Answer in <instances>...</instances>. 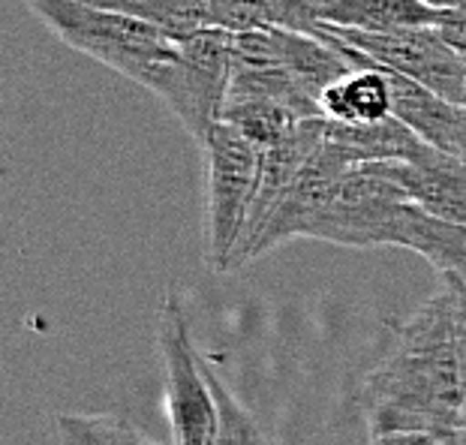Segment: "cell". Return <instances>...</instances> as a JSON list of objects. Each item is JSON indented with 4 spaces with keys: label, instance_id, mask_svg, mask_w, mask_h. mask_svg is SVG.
<instances>
[{
    "label": "cell",
    "instance_id": "1",
    "mask_svg": "<svg viewBox=\"0 0 466 445\" xmlns=\"http://www.w3.org/2000/svg\"><path fill=\"white\" fill-rule=\"evenodd\" d=\"M359 403L373 437L419 430L445 440L463 424L458 295L445 277L442 289L394 329L389 349L361 382Z\"/></svg>",
    "mask_w": 466,
    "mask_h": 445
},
{
    "label": "cell",
    "instance_id": "2",
    "mask_svg": "<svg viewBox=\"0 0 466 445\" xmlns=\"http://www.w3.org/2000/svg\"><path fill=\"white\" fill-rule=\"evenodd\" d=\"M73 52L94 57L130 82L147 87L175 52V39L157 27L94 0H22Z\"/></svg>",
    "mask_w": 466,
    "mask_h": 445
},
{
    "label": "cell",
    "instance_id": "3",
    "mask_svg": "<svg viewBox=\"0 0 466 445\" xmlns=\"http://www.w3.org/2000/svg\"><path fill=\"white\" fill-rule=\"evenodd\" d=\"M232 87V34L223 27H202L175 39L172 57L157 69L147 91L166 103L196 142H208L223 124Z\"/></svg>",
    "mask_w": 466,
    "mask_h": 445
},
{
    "label": "cell",
    "instance_id": "4",
    "mask_svg": "<svg viewBox=\"0 0 466 445\" xmlns=\"http://www.w3.org/2000/svg\"><path fill=\"white\" fill-rule=\"evenodd\" d=\"M410 205L389 163H359L343 175L304 238L340 247H403Z\"/></svg>",
    "mask_w": 466,
    "mask_h": 445
},
{
    "label": "cell",
    "instance_id": "5",
    "mask_svg": "<svg viewBox=\"0 0 466 445\" xmlns=\"http://www.w3.org/2000/svg\"><path fill=\"white\" fill-rule=\"evenodd\" d=\"M202 147L208 157V259L214 271H229L250 220L262 151L226 121Z\"/></svg>",
    "mask_w": 466,
    "mask_h": 445
},
{
    "label": "cell",
    "instance_id": "6",
    "mask_svg": "<svg viewBox=\"0 0 466 445\" xmlns=\"http://www.w3.org/2000/svg\"><path fill=\"white\" fill-rule=\"evenodd\" d=\"M157 340L166 370V412L172 424V445H214L217 400L202 359L190 343V325L175 292L163 298Z\"/></svg>",
    "mask_w": 466,
    "mask_h": 445
},
{
    "label": "cell",
    "instance_id": "7",
    "mask_svg": "<svg viewBox=\"0 0 466 445\" xmlns=\"http://www.w3.org/2000/svg\"><path fill=\"white\" fill-rule=\"evenodd\" d=\"M331 31L364 52L376 66L400 73L412 82H419L431 91L442 94L445 100L466 106V61L445 43L436 25L410 27V31L394 34H361L350 27H334Z\"/></svg>",
    "mask_w": 466,
    "mask_h": 445
},
{
    "label": "cell",
    "instance_id": "8",
    "mask_svg": "<svg viewBox=\"0 0 466 445\" xmlns=\"http://www.w3.org/2000/svg\"><path fill=\"white\" fill-rule=\"evenodd\" d=\"M235 100H277L295 108L301 117L322 115L319 103L301 91V85L295 82V76L286 66L274 27H256V31L232 34L229 103Z\"/></svg>",
    "mask_w": 466,
    "mask_h": 445
},
{
    "label": "cell",
    "instance_id": "9",
    "mask_svg": "<svg viewBox=\"0 0 466 445\" xmlns=\"http://www.w3.org/2000/svg\"><path fill=\"white\" fill-rule=\"evenodd\" d=\"M350 169H352V163L325 138V142L316 147V154L304 163V169L295 177L289 193L283 196V202L277 205V211L271 214V220H268L259 238H256L247 262L289 238H304V232L310 229V223L322 214V207L331 202V196L337 193V187H340L343 175Z\"/></svg>",
    "mask_w": 466,
    "mask_h": 445
},
{
    "label": "cell",
    "instance_id": "10",
    "mask_svg": "<svg viewBox=\"0 0 466 445\" xmlns=\"http://www.w3.org/2000/svg\"><path fill=\"white\" fill-rule=\"evenodd\" d=\"M322 142H325V117L316 115V117H304V121L295 126V133L289 138H283L280 145L262 151L259 187H256L250 220H247L244 238L238 244L229 268H238V265L247 262L256 238H259L268 220H271V214L277 211V205L283 202V196L289 193L295 177H299V172L304 169V163L310 160Z\"/></svg>",
    "mask_w": 466,
    "mask_h": 445
},
{
    "label": "cell",
    "instance_id": "11",
    "mask_svg": "<svg viewBox=\"0 0 466 445\" xmlns=\"http://www.w3.org/2000/svg\"><path fill=\"white\" fill-rule=\"evenodd\" d=\"M391 175L424 214L466 226V160L436 145H421L410 160H391Z\"/></svg>",
    "mask_w": 466,
    "mask_h": 445
},
{
    "label": "cell",
    "instance_id": "12",
    "mask_svg": "<svg viewBox=\"0 0 466 445\" xmlns=\"http://www.w3.org/2000/svg\"><path fill=\"white\" fill-rule=\"evenodd\" d=\"M325 138H329L352 166L410 160L424 145V138L419 133H412L410 126L394 115L382 117V121H367V124H337L325 117Z\"/></svg>",
    "mask_w": 466,
    "mask_h": 445
},
{
    "label": "cell",
    "instance_id": "13",
    "mask_svg": "<svg viewBox=\"0 0 466 445\" xmlns=\"http://www.w3.org/2000/svg\"><path fill=\"white\" fill-rule=\"evenodd\" d=\"M385 73H389L391 82V115L400 117L428 145L445 147V151L454 154L463 106L445 100L442 94H436L400 73H391V69H385Z\"/></svg>",
    "mask_w": 466,
    "mask_h": 445
},
{
    "label": "cell",
    "instance_id": "14",
    "mask_svg": "<svg viewBox=\"0 0 466 445\" xmlns=\"http://www.w3.org/2000/svg\"><path fill=\"white\" fill-rule=\"evenodd\" d=\"M319 108L329 121L337 124H367L391 115V82L389 73L376 64L352 69L340 82L325 87Z\"/></svg>",
    "mask_w": 466,
    "mask_h": 445
},
{
    "label": "cell",
    "instance_id": "15",
    "mask_svg": "<svg viewBox=\"0 0 466 445\" xmlns=\"http://www.w3.org/2000/svg\"><path fill=\"white\" fill-rule=\"evenodd\" d=\"M322 18L325 25L361 34H394L436 25L440 9L421 0H325Z\"/></svg>",
    "mask_w": 466,
    "mask_h": 445
},
{
    "label": "cell",
    "instance_id": "16",
    "mask_svg": "<svg viewBox=\"0 0 466 445\" xmlns=\"http://www.w3.org/2000/svg\"><path fill=\"white\" fill-rule=\"evenodd\" d=\"M223 121L232 124L244 138H250L259 151H268L289 138L304 117L277 100H235L226 106Z\"/></svg>",
    "mask_w": 466,
    "mask_h": 445
},
{
    "label": "cell",
    "instance_id": "17",
    "mask_svg": "<svg viewBox=\"0 0 466 445\" xmlns=\"http://www.w3.org/2000/svg\"><path fill=\"white\" fill-rule=\"evenodd\" d=\"M94 4L117 9L124 15H133L138 22L157 27L160 34L181 39L202 27H211L205 0H94Z\"/></svg>",
    "mask_w": 466,
    "mask_h": 445
},
{
    "label": "cell",
    "instance_id": "18",
    "mask_svg": "<svg viewBox=\"0 0 466 445\" xmlns=\"http://www.w3.org/2000/svg\"><path fill=\"white\" fill-rule=\"evenodd\" d=\"M55 428L64 445H160L133 421L103 412H57Z\"/></svg>",
    "mask_w": 466,
    "mask_h": 445
},
{
    "label": "cell",
    "instance_id": "19",
    "mask_svg": "<svg viewBox=\"0 0 466 445\" xmlns=\"http://www.w3.org/2000/svg\"><path fill=\"white\" fill-rule=\"evenodd\" d=\"M205 377L211 382L214 400H217V433L214 445H265L259 424L253 421V415L247 412L241 403L232 398V391L226 389V382L217 377L211 364H205Z\"/></svg>",
    "mask_w": 466,
    "mask_h": 445
},
{
    "label": "cell",
    "instance_id": "20",
    "mask_svg": "<svg viewBox=\"0 0 466 445\" xmlns=\"http://www.w3.org/2000/svg\"><path fill=\"white\" fill-rule=\"evenodd\" d=\"M325 0H265V15L268 27H283V31H299V34H325V18H322Z\"/></svg>",
    "mask_w": 466,
    "mask_h": 445
},
{
    "label": "cell",
    "instance_id": "21",
    "mask_svg": "<svg viewBox=\"0 0 466 445\" xmlns=\"http://www.w3.org/2000/svg\"><path fill=\"white\" fill-rule=\"evenodd\" d=\"M208 18L214 27H223L229 34L256 31V27H268L265 0H205Z\"/></svg>",
    "mask_w": 466,
    "mask_h": 445
},
{
    "label": "cell",
    "instance_id": "22",
    "mask_svg": "<svg viewBox=\"0 0 466 445\" xmlns=\"http://www.w3.org/2000/svg\"><path fill=\"white\" fill-rule=\"evenodd\" d=\"M436 31H440L445 43L466 61V0H458V4L449 9H440Z\"/></svg>",
    "mask_w": 466,
    "mask_h": 445
},
{
    "label": "cell",
    "instance_id": "23",
    "mask_svg": "<svg viewBox=\"0 0 466 445\" xmlns=\"http://www.w3.org/2000/svg\"><path fill=\"white\" fill-rule=\"evenodd\" d=\"M370 445H442V440L433 437V433H419V430H389V433H376Z\"/></svg>",
    "mask_w": 466,
    "mask_h": 445
},
{
    "label": "cell",
    "instance_id": "24",
    "mask_svg": "<svg viewBox=\"0 0 466 445\" xmlns=\"http://www.w3.org/2000/svg\"><path fill=\"white\" fill-rule=\"evenodd\" d=\"M442 277L454 286V295H458V325H461V352H463V379H466V283L458 280L454 274H442ZM463 421H466V410H463Z\"/></svg>",
    "mask_w": 466,
    "mask_h": 445
},
{
    "label": "cell",
    "instance_id": "25",
    "mask_svg": "<svg viewBox=\"0 0 466 445\" xmlns=\"http://www.w3.org/2000/svg\"><path fill=\"white\" fill-rule=\"evenodd\" d=\"M454 154L466 160V106L461 108V126H458V142H454Z\"/></svg>",
    "mask_w": 466,
    "mask_h": 445
},
{
    "label": "cell",
    "instance_id": "26",
    "mask_svg": "<svg viewBox=\"0 0 466 445\" xmlns=\"http://www.w3.org/2000/svg\"><path fill=\"white\" fill-rule=\"evenodd\" d=\"M442 445H466V421L454 433H449V437L442 440Z\"/></svg>",
    "mask_w": 466,
    "mask_h": 445
},
{
    "label": "cell",
    "instance_id": "27",
    "mask_svg": "<svg viewBox=\"0 0 466 445\" xmlns=\"http://www.w3.org/2000/svg\"><path fill=\"white\" fill-rule=\"evenodd\" d=\"M421 4H428V6H433V9H449V6L458 4V0H421Z\"/></svg>",
    "mask_w": 466,
    "mask_h": 445
}]
</instances>
